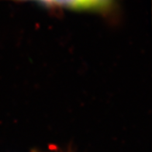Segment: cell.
<instances>
[{
	"label": "cell",
	"instance_id": "obj_2",
	"mask_svg": "<svg viewBox=\"0 0 152 152\" xmlns=\"http://www.w3.org/2000/svg\"><path fill=\"white\" fill-rule=\"evenodd\" d=\"M16 1H34L48 6H51V0H16Z\"/></svg>",
	"mask_w": 152,
	"mask_h": 152
},
{
	"label": "cell",
	"instance_id": "obj_1",
	"mask_svg": "<svg viewBox=\"0 0 152 152\" xmlns=\"http://www.w3.org/2000/svg\"><path fill=\"white\" fill-rule=\"evenodd\" d=\"M114 0H51V6L82 11L105 12L110 10Z\"/></svg>",
	"mask_w": 152,
	"mask_h": 152
}]
</instances>
